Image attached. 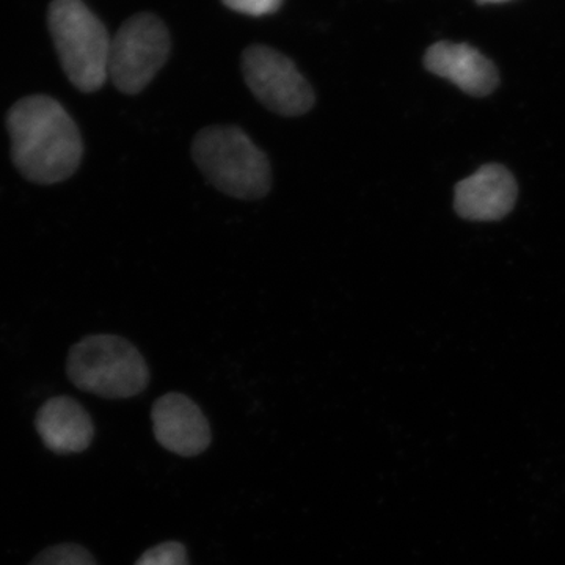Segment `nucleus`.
<instances>
[{"label":"nucleus","mask_w":565,"mask_h":565,"mask_svg":"<svg viewBox=\"0 0 565 565\" xmlns=\"http://www.w3.org/2000/svg\"><path fill=\"white\" fill-rule=\"evenodd\" d=\"M136 565H189L188 552L180 542H163L145 552Z\"/></svg>","instance_id":"nucleus-12"},{"label":"nucleus","mask_w":565,"mask_h":565,"mask_svg":"<svg viewBox=\"0 0 565 565\" xmlns=\"http://www.w3.org/2000/svg\"><path fill=\"white\" fill-rule=\"evenodd\" d=\"M11 161L33 184L51 185L70 180L84 158L76 121L57 99L25 96L7 114Z\"/></svg>","instance_id":"nucleus-1"},{"label":"nucleus","mask_w":565,"mask_h":565,"mask_svg":"<svg viewBox=\"0 0 565 565\" xmlns=\"http://www.w3.org/2000/svg\"><path fill=\"white\" fill-rule=\"evenodd\" d=\"M156 440L167 451L193 457L206 451L211 427L199 405L180 393H169L156 401L151 412Z\"/></svg>","instance_id":"nucleus-8"},{"label":"nucleus","mask_w":565,"mask_h":565,"mask_svg":"<svg viewBox=\"0 0 565 565\" xmlns=\"http://www.w3.org/2000/svg\"><path fill=\"white\" fill-rule=\"evenodd\" d=\"M172 50L170 33L158 17L129 18L111 39L109 77L126 95L143 92L166 65Z\"/></svg>","instance_id":"nucleus-5"},{"label":"nucleus","mask_w":565,"mask_h":565,"mask_svg":"<svg viewBox=\"0 0 565 565\" xmlns=\"http://www.w3.org/2000/svg\"><path fill=\"white\" fill-rule=\"evenodd\" d=\"M478 2H481V3H501V2H508V0H478Z\"/></svg>","instance_id":"nucleus-14"},{"label":"nucleus","mask_w":565,"mask_h":565,"mask_svg":"<svg viewBox=\"0 0 565 565\" xmlns=\"http://www.w3.org/2000/svg\"><path fill=\"white\" fill-rule=\"evenodd\" d=\"M29 565H96V561L84 546L61 544L44 550Z\"/></svg>","instance_id":"nucleus-11"},{"label":"nucleus","mask_w":565,"mask_h":565,"mask_svg":"<svg viewBox=\"0 0 565 565\" xmlns=\"http://www.w3.org/2000/svg\"><path fill=\"white\" fill-rule=\"evenodd\" d=\"M424 66L476 98L489 96L500 84L497 66L468 44L449 41L434 44L424 55Z\"/></svg>","instance_id":"nucleus-9"},{"label":"nucleus","mask_w":565,"mask_h":565,"mask_svg":"<svg viewBox=\"0 0 565 565\" xmlns=\"http://www.w3.org/2000/svg\"><path fill=\"white\" fill-rule=\"evenodd\" d=\"M519 185L514 174L500 163H486L478 172L457 182L455 210L470 222L503 221L515 207Z\"/></svg>","instance_id":"nucleus-7"},{"label":"nucleus","mask_w":565,"mask_h":565,"mask_svg":"<svg viewBox=\"0 0 565 565\" xmlns=\"http://www.w3.org/2000/svg\"><path fill=\"white\" fill-rule=\"evenodd\" d=\"M223 2L239 13L263 17V14L274 13L275 10H278L282 0H223Z\"/></svg>","instance_id":"nucleus-13"},{"label":"nucleus","mask_w":565,"mask_h":565,"mask_svg":"<svg viewBox=\"0 0 565 565\" xmlns=\"http://www.w3.org/2000/svg\"><path fill=\"white\" fill-rule=\"evenodd\" d=\"M71 384L106 399H128L143 392L150 371L136 345L114 334H92L74 344L66 360Z\"/></svg>","instance_id":"nucleus-4"},{"label":"nucleus","mask_w":565,"mask_h":565,"mask_svg":"<svg viewBox=\"0 0 565 565\" xmlns=\"http://www.w3.org/2000/svg\"><path fill=\"white\" fill-rule=\"evenodd\" d=\"M36 433L55 455H79L95 437V426L88 412L70 396L46 401L35 418Z\"/></svg>","instance_id":"nucleus-10"},{"label":"nucleus","mask_w":565,"mask_h":565,"mask_svg":"<svg viewBox=\"0 0 565 565\" xmlns=\"http://www.w3.org/2000/svg\"><path fill=\"white\" fill-rule=\"evenodd\" d=\"M192 158L204 178L233 199H263L273 188L266 152L236 126L202 129L193 139Z\"/></svg>","instance_id":"nucleus-2"},{"label":"nucleus","mask_w":565,"mask_h":565,"mask_svg":"<svg viewBox=\"0 0 565 565\" xmlns=\"http://www.w3.org/2000/svg\"><path fill=\"white\" fill-rule=\"evenodd\" d=\"M243 73L253 95L282 117H300L313 109L316 95L292 61L267 46H252L243 55Z\"/></svg>","instance_id":"nucleus-6"},{"label":"nucleus","mask_w":565,"mask_h":565,"mask_svg":"<svg viewBox=\"0 0 565 565\" xmlns=\"http://www.w3.org/2000/svg\"><path fill=\"white\" fill-rule=\"evenodd\" d=\"M47 24L62 70L79 92L93 93L109 79L111 39L82 0H52Z\"/></svg>","instance_id":"nucleus-3"}]
</instances>
